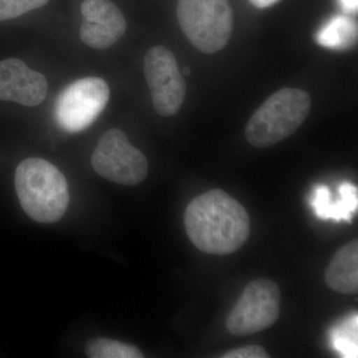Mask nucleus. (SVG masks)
<instances>
[{
    "instance_id": "6e6552de",
    "label": "nucleus",
    "mask_w": 358,
    "mask_h": 358,
    "mask_svg": "<svg viewBox=\"0 0 358 358\" xmlns=\"http://www.w3.org/2000/svg\"><path fill=\"white\" fill-rule=\"evenodd\" d=\"M145 75L155 112L162 117L178 114L185 100L186 84L173 52L164 46L150 49Z\"/></svg>"
},
{
    "instance_id": "f257e3e1",
    "label": "nucleus",
    "mask_w": 358,
    "mask_h": 358,
    "mask_svg": "<svg viewBox=\"0 0 358 358\" xmlns=\"http://www.w3.org/2000/svg\"><path fill=\"white\" fill-rule=\"evenodd\" d=\"M185 226L192 244L211 255H229L238 251L246 243L251 231L248 212L221 189L195 197L186 208Z\"/></svg>"
},
{
    "instance_id": "0eeeda50",
    "label": "nucleus",
    "mask_w": 358,
    "mask_h": 358,
    "mask_svg": "<svg viewBox=\"0 0 358 358\" xmlns=\"http://www.w3.org/2000/svg\"><path fill=\"white\" fill-rule=\"evenodd\" d=\"M280 313L281 291L278 285L270 280H255L244 289L226 320V327L233 336H250L274 326Z\"/></svg>"
},
{
    "instance_id": "f3484780",
    "label": "nucleus",
    "mask_w": 358,
    "mask_h": 358,
    "mask_svg": "<svg viewBox=\"0 0 358 358\" xmlns=\"http://www.w3.org/2000/svg\"><path fill=\"white\" fill-rule=\"evenodd\" d=\"M223 358H268L270 355L259 345H248L235 348L223 355Z\"/></svg>"
},
{
    "instance_id": "1a4fd4ad",
    "label": "nucleus",
    "mask_w": 358,
    "mask_h": 358,
    "mask_svg": "<svg viewBox=\"0 0 358 358\" xmlns=\"http://www.w3.org/2000/svg\"><path fill=\"white\" fill-rule=\"evenodd\" d=\"M81 13L83 22L80 37L91 48H110L126 32V18L110 0H84Z\"/></svg>"
},
{
    "instance_id": "6ab92c4d",
    "label": "nucleus",
    "mask_w": 358,
    "mask_h": 358,
    "mask_svg": "<svg viewBox=\"0 0 358 358\" xmlns=\"http://www.w3.org/2000/svg\"><path fill=\"white\" fill-rule=\"evenodd\" d=\"M279 0H250L253 6L258 7V8H266L273 6V4L277 3Z\"/></svg>"
},
{
    "instance_id": "dca6fc26",
    "label": "nucleus",
    "mask_w": 358,
    "mask_h": 358,
    "mask_svg": "<svg viewBox=\"0 0 358 358\" xmlns=\"http://www.w3.org/2000/svg\"><path fill=\"white\" fill-rule=\"evenodd\" d=\"M49 0H0V21L14 20L44 6Z\"/></svg>"
},
{
    "instance_id": "aec40b11",
    "label": "nucleus",
    "mask_w": 358,
    "mask_h": 358,
    "mask_svg": "<svg viewBox=\"0 0 358 358\" xmlns=\"http://www.w3.org/2000/svg\"><path fill=\"white\" fill-rule=\"evenodd\" d=\"M190 73H192V71H190L189 68L185 67V68H183L182 72H181V74L185 75V76H189Z\"/></svg>"
},
{
    "instance_id": "f03ea898",
    "label": "nucleus",
    "mask_w": 358,
    "mask_h": 358,
    "mask_svg": "<svg viewBox=\"0 0 358 358\" xmlns=\"http://www.w3.org/2000/svg\"><path fill=\"white\" fill-rule=\"evenodd\" d=\"M15 189L25 213L39 223H54L64 216L69 204L65 176L47 160H23L15 171Z\"/></svg>"
},
{
    "instance_id": "f8f14e48",
    "label": "nucleus",
    "mask_w": 358,
    "mask_h": 358,
    "mask_svg": "<svg viewBox=\"0 0 358 358\" xmlns=\"http://www.w3.org/2000/svg\"><path fill=\"white\" fill-rule=\"evenodd\" d=\"M329 289L338 293L352 294L358 291V242L352 240L338 249L324 273Z\"/></svg>"
},
{
    "instance_id": "7ed1b4c3",
    "label": "nucleus",
    "mask_w": 358,
    "mask_h": 358,
    "mask_svg": "<svg viewBox=\"0 0 358 358\" xmlns=\"http://www.w3.org/2000/svg\"><path fill=\"white\" fill-rule=\"evenodd\" d=\"M312 101L307 92L284 88L254 113L246 126L247 141L262 148L277 145L296 133L307 119Z\"/></svg>"
},
{
    "instance_id": "9d476101",
    "label": "nucleus",
    "mask_w": 358,
    "mask_h": 358,
    "mask_svg": "<svg viewBox=\"0 0 358 358\" xmlns=\"http://www.w3.org/2000/svg\"><path fill=\"white\" fill-rule=\"evenodd\" d=\"M48 82L43 74L30 69L23 61H0V101L36 107L47 96Z\"/></svg>"
},
{
    "instance_id": "39448f33",
    "label": "nucleus",
    "mask_w": 358,
    "mask_h": 358,
    "mask_svg": "<svg viewBox=\"0 0 358 358\" xmlns=\"http://www.w3.org/2000/svg\"><path fill=\"white\" fill-rule=\"evenodd\" d=\"M107 82L99 77H86L73 82L58 96L54 117L58 126L75 134L89 128L109 102Z\"/></svg>"
},
{
    "instance_id": "a211bd4d",
    "label": "nucleus",
    "mask_w": 358,
    "mask_h": 358,
    "mask_svg": "<svg viewBox=\"0 0 358 358\" xmlns=\"http://www.w3.org/2000/svg\"><path fill=\"white\" fill-rule=\"evenodd\" d=\"M339 6L346 13H357L358 0H338Z\"/></svg>"
},
{
    "instance_id": "2eb2a0df",
    "label": "nucleus",
    "mask_w": 358,
    "mask_h": 358,
    "mask_svg": "<svg viewBox=\"0 0 358 358\" xmlns=\"http://www.w3.org/2000/svg\"><path fill=\"white\" fill-rule=\"evenodd\" d=\"M334 348L343 357H357V315H352L331 333Z\"/></svg>"
},
{
    "instance_id": "423d86ee",
    "label": "nucleus",
    "mask_w": 358,
    "mask_h": 358,
    "mask_svg": "<svg viewBox=\"0 0 358 358\" xmlns=\"http://www.w3.org/2000/svg\"><path fill=\"white\" fill-rule=\"evenodd\" d=\"M91 164L99 176L117 185H138L148 176L147 157L119 129H109L101 136Z\"/></svg>"
},
{
    "instance_id": "4468645a",
    "label": "nucleus",
    "mask_w": 358,
    "mask_h": 358,
    "mask_svg": "<svg viewBox=\"0 0 358 358\" xmlns=\"http://www.w3.org/2000/svg\"><path fill=\"white\" fill-rule=\"evenodd\" d=\"M85 352L90 358L143 357V352L136 346L108 338L91 339L86 345Z\"/></svg>"
},
{
    "instance_id": "20e7f679",
    "label": "nucleus",
    "mask_w": 358,
    "mask_h": 358,
    "mask_svg": "<svg viewBox=\"0 0 358 358\" xmlns=\"http://www.w3.org/2000/svg\"><path fill=\"white\" fill-rule=\"evenodd\" d=\"M181 30L199 51L222 50L233 30V11L228 0H178Z\"/></svg>"
},
{
    "instance_id": "ddd939ff",
    "label": "nucleus",
    "mask_w": 358,
    "mask_h": 358,
    "mask_svg": "<svg viewBox=\"0 0 358 358\" xmlns=\"http://www.w3.org/2000/svg\"><path fill=\"white\" fill-rule=\"evenodd\" d=\"M357 37V26L346 16H334L317 32V41L326 48L341 50L350 48Z\"/></svg>"
},
{
    "instance_id": "9b49d317",
    "label": "nucleus",
    "mask_w": 358,
    "mask_h": 358,
    "mask_svg": "<svg viewBox=\"0 0 358 358\" xmlns=\"http://www.w3.org/2000/svg\"><path fill=\"white\" fill-rule=\"evenodd\" d=\"M339 196L334 200L331 190L326 185L315 186L313 189L312 205L315 215L324 220H352L358 207L357 186L343 182L338 186Z\"/></svg>"
}]
</instances>
